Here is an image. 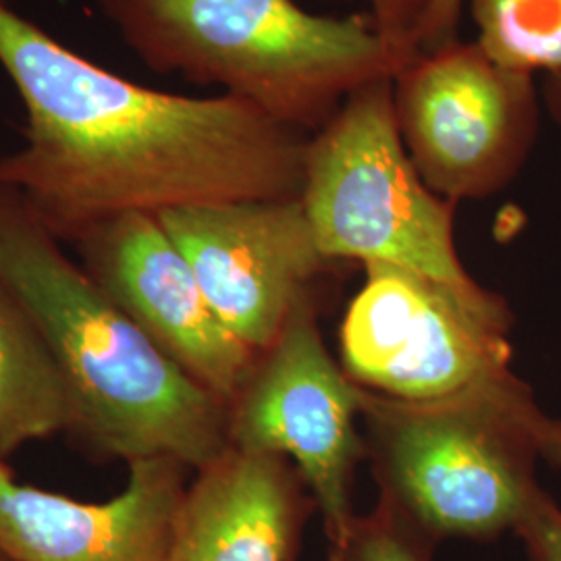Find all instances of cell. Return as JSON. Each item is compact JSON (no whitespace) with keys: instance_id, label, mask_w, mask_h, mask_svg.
Returning a JSON list of instances; mask_svg holds the SVG:
<instances>
[{"instance_id":"9","label":"cell","mask_w":561,"mask_h":561,"mask_svg":"<svg viewBox=\"0 0 561 561\" xmlns=\"http://www.w3.org/2000/svg\"><path fill=\"white\" fill-rule=\"evenodd\" d=\"M157 217L219 319L256 354L277 341L310 283L335 264L314 240L300 198L190 206Z\"/></svg>"},{"instance_id":"18","label":"cell","mask_w":561,"mask_h":561,"mask_svg":"<svg viewBox=\"0 0 561 561\" xmlns=\"http://www.w3.org/2000/svg\"><path fill=\"white\" fill-rule=\"evenodd\" d=\"M463 0H428L421 25V50H433L458 38Z\"/></svg>"},{"instance_id":"15","label":"cell","mask_w":561,"mask_h":561,"mask_svg":"<svg viewBox=\"0 0 561 561\" xmlns=\"http://www.w3.org/2000/svg\"><path fill=\"white\" fill-rule=\"evenodd\" d=\"M433 549L435 545L381 497L373 514L356 518L343 561H433Z\"/></svg>"},{"instance_id":"8","label":"cell","mask_w":561,"mask_h":561,"mask_svg":"<svg viewBox=\"0 0 561 561\" xmlns=\"http://www.w3.org/2000/svg\"><path fill=\"white\" fill-rule=\"evenodd\" d=\"M401 140L422 181L449 202L479 201L516 178L539 131L533 76L477 42L421 50L393 78Z\"/></svg>"},{"instance_id":"20","label":"cell","mask_w":561,"mask_h":561,"mask_svg":"<svg viewBox=\"0 0 561 561\" xmlns=\"http://www.w3.org/2000/svg\"><path fill=\"white\" fill-rule=\"evenodd\" d=\"M551 99L558 106V113L561 115V76H556V83H553V90H551Z\"/></svg>"},{"instance_id":"1","label":"cell","mask_w":561,"mask_h":561,"mask_svg":"<svg viewBox=\"0 0 561 561\" xmlns=\"http://www.w3.org/2000/svg\"><path fill=\"white\" fill-rule=\"evenodd\" d=\"M0 67L25 108L0 159L48 229L73 241L125 213L300 198L310 134L219 94H171L106 71L0 2Z\"/></svg>"},{"instance_id":"17","label":"cell","mask_w":561,"mask_h":561,"mask_svg":"<svg viewBox=\"0 0 561 561\" xmlns=\"http://www.w3.org/2000/svg\"><path fill=\"white\" fill-rule=\"evenodd\" d=\"M516 535L530 561H561V507L549 493L541 489L518 524Z\"/></svg>"},{"instance_id":"7","label":"cell","mask_w":561,"mask_h":561,"mask_svg":"<svg viewBox=\"0 0 561 561\" xmlns=\"http://www.w3.org/2000/svg\"><path fill=\"white\" fill-rule=\"evenodd\" d=\"M360 416L358 385L329 354L304 298L229 403V445L294 461L321 512L327 561H343L358 518L352 489L364 458Z\"/></svg>"},{"instance_id":"11","label":"cell","mask_w":561,"mask_h":561,"mask_svg":"<svg viewBox=\"0 0 561 561\" xmlns=\"http://www.w3.org/2000/svg\"><path fill=\"white\" fill-rule=\"evenodd\" d=\"M190 472L171 458L131 461L121 493L88 503L18 482L0 458V551L13 561H164Z\"/></svg>"},{"instance_id":"12","label":"cell","mask_w":561,"mask_h":561,"mask_svg":"<svg viewBox=\"0 0 561 561\" xmlns=\"http://www.w3.org/2000/svg\"><path fill=\"white\" fill-rule=\"evenodd\" d=\"M314 510L289 461L229 445L187 482L164 561H296Z\"/></svg>"},{"instance_id":"14","label":"cell","mask_w":561,"mask_h":561,"mask_svg":"<svg viewBox=\"0 0 561 561\" xmlns=\"http://www.w3.org/2000/svg\"><path fill=\"white\" fill-rule=\"evenodd\" d=\"M482 53L510 71L561 76V0H463Z\"/></svg>"},{"instance_id":"16","label":"cell","mask_w":561,"mask_h":561,"mask_svg":"<svg viewBox=\"0 0 561 561\" xmlns=\"http://www.w3.org/2000/svg\"><path fill=\"white\" fill-rule=\"evenodd\" d=\"M368 18L389 50L403 60L421 53V25L428 0H366Z\"/></svg>"},{"instance_id":"2","label":"cell","mask_w":561,"mask_h":561,"mask_svg":"<svg viewBox=\"0 0 561 561\" xmlns=\"http://www.w3.org/2000/svg\"><path fill=\"white\" fill-rule=\"evenodd\" d=\"M0 181V283L48 345L102 460L171 458L198 472L229 447V405L148 340Z\"/></svg>"},{"instance_id":"21","label":"cell","mask_w":561,"mask_h":561,"mask_svg":"<svg viewBox=\"0 0 561 561\" xmlns=\"http://www.w3.org/2000/svg\"><path fill=\"white\" fill-rule=\"evenodd\" d=\"M0 561H13V560H9V558H7V556H4V553H2V551H0Z\"/></svg>"},{"instance_id":"22","label":"cell","mask_w":561,"mask_h":561,"mask_svg":"<svg viewBox=\"0 0 561 561\" xmlns=\"http://www.w3.org/2000/svg\"><path fill=\"white\" fill-rule=\"evenodd\" d=\"M0 2H9V0H0Z\"/></svg>"},{"instance_id":"3","label":"cell","mask_w":561,"mask_h":561,"mask_svg":"<svg viewBox=\"0 0 561 561\" xmlns=\"http://www.w3.org/2000/svg\"><path fill=\"white\" fill-rule=\"evenodd\" d=\"M150 69L178 73L319 131L368 81L403 67L370 18H324L296 0H94Z\"/></svg>"},{"instance_id":"5","label":"cell","mask_w":561,"mask_h":561,"mask_svg":"<svg viewBox=\"0 0 561 561\" xmlns=\"http://www.w3.org/2000/svg\"><path fill=\"white\" fill-rule=\"evenodd\" d=\"M300 201L314 240L331 261L389 264L468 298L489 294L458 256L456 202L422 181L403 146L393 78L354 90L310 136Z\"/></svg>"},{"instance_id":"13","label":"cell","mask_w":561,"mask_h":561,"mask_svg":"<svg viewBox=\"0 0 561 561\" xmlns=\"http://www.w3.org/2000/svg\"><path fill=\"white\" fill-rule=\"evenodd\" d=\"M73 428L76 408L59 364L0 283V458Z\"/></svg>"},{"instance_id":"4","label":"cell","mask_w":561,"mask_h":561,"mask_svg":"<svg viewBox=\"0 0 561 561\" xmlns=\"http://www.w3.org/2000/svg\"><path fill=\"white\" fill-rule=\"evenodd\" d=\"M381 497L426 541H493L518 528L541 486L539 405L514 373L437 400L358 385Z\"/></svg>"},{"instance_id":"19","label":"cell","mask_w":561,"mask_h":561,"mask_svg":"<svg viewBox=\"0 0 561 561\" xmlns=\"http://www.w3.org/2000/svg\"><path fill=\"white\" fill-rule=\"evenodd\" d=\"M535 439L539 458L561 468V421L539 412L535 421Z\"/></svg>"},{"instance_id":"10","label":"cell","mask_w":561,"mask_h":561,"mask_svg":"<svg viewBox=\"0 0 561 561\" xmlns=\"http://www.w3.org/2000/svg\"><path fill=\"white\" fill-rule=\"evenodd\" d=\"M73 245L85 273L167 358L227 405L238 398L261 354L219 319L157 215L106 219Z\"/></svg>"},{"instance_id":"6","label":"cell","mask_w":561,"mask_h":561,"mask_svg":"<svg viewBox=\"0 0 561 561\" xmlns=\"http://www.w3.org/2000/svg\"><path fill=\"white\" fill-rule=\"evenodd\" d=\"M341 322V364L364 389L398 400H437L510 375L505 301L468 298L419 273L366 264Z\"/></svg>"}]
</instances>
